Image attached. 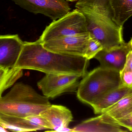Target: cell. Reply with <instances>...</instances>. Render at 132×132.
Masks as SVG:
<instances>
[{
	"label": "cell",
	"mask_w": 132,
	"mask_h": 132,
	"mask_svg": "<svg viewBox=\"0 0 132 132\" xmlns=\"http://www.w3.org/2000/svg\"><path fill=\"white\" fill-rule=\"evenodd\" d=\"M67 1L70 2H73L77 1H79V0H65Z\"/></svg>",
	"instance_id": "603a6c76"
},
{
	"label": "cell",
	"mask_w": 132,
	"mask_h": 132,
	"mask_svg": "<svg viewBox=\"0 0 132 132\" xmlns=\"http://www.w3.org/2000/svg\"><path fill=\"white\" fill-rule=\"evenodd\" d=\"M40 115L48 123L53 131L61 128H68L73 121L71 111L63 105H52Z\"/></svg>",
	"instance_id": "4fadbf2b"
},
{
	"label": "cell",
	"mask_w": 132,
	"mask_h": 132,
	"mask_svg": "<svg viewBox=\"0 0 132 132\" xmlns=\"http://www.w3.org/2000/svg\"><path fill=\"white\" fill-rule=\"evenodd\" d=\"M109 4L112 20L123 27L132 16V0H109Z\"/></svg>",
	"instance_id": "9a60e30c"
},
{
	"label": "cell",
	"mask_w": 132,
	"mask_h": 132,
	"mask_svg": "<svg viewBox=\"0 0 132 132\" xmlns=\"http://www.w3.org/2000/svg\"><path fill=\"white\" fill-rule=\"evenodd\" d=\"M51 105L48 98L31 86L17 83L8 93L0 97V115L18 118L39 115Z\"/></svg>",
	"instance_id": "7a4b0ae2"
},
{
	"label": "cell",
	"mask_w": 132,
	"mask_h": 132,
	"mask_svg": "<svg viewBox=\"0 0 132 132\" xmlns=\"http://www.w3.org/2000/svg\"><path fill=\"white\" fill-rule=\"evenodd\" d=\"M132 50L129 42H125L109 50H102L94 58L99 62L101 66L120 72L124 68L127 55Z\"/></svg>",
	"instance_id": "30bf717a"
},
{
	"label": "cell",
	"mask_w": 132,
	"mask_h": 132,
	"mask_svg": "<svg viewBox=\"0 0 132 132\" xmlns=\"http://www.w3.org/2000/svg\"><path fill=\"white\" fill-rule=\"evenodd\" d=\"M43 121L38 115L18 118L0 115V126L6 130L29 132L43 130Z\"/></svg>",
	"instance_id": "7c38bea8"
},
{
	"label": "cell",
	"mask_w": 132,
	"mask_h": 132,
	"mask_svg": "<svg viewBox=\"0 0 132 132\" xmlns=\"http://www.w3.org/2000/svg\"><path fill=\"white\" fill-rule=\"evenodd\" d=\"M88 32L85 17L76 9L46 26L38 40L42 43L53 39Z\"/></svg>",
	"instance_id": "5b68a950"
},
{
	"label": "cell",
	"mask_w": 132,
	"mask_h": 132,
	"mask_svg": "<svg viewBox=\"0 0 132 132\" xmlns=\"http://www.w3.org/2000/svg\"><path fill=\"white\" fill-rule=\"evenodd\" d=\"M80 77L76 75L48 74L38 82L37 85L44 96L54 98L78 87Z\"/></svg>",
	"instance_id": "52a82bcc"
},
{
	"label": "cell",
	"mask_w": 132,
	"mask_h": 132,
	"mask_svg": "<svg viewBox=\"0 0 132 132\" xmlns=\"http://www.w3.org/2000/svg\"><path fill=\"white\" fill-rule=\"evenodd\" d=\"M120 83V72L100 66L83 77L78 87L77 97L90 105L106 92L119 87Z\"/></svg>",
	"instance_id": "3957f363"
},
{
	"label": "cell",
	"mask_w": 132,
	"mask_h": 132,
	"mask_svg": "<svg viewBox=\"0 0 132 132\" xmlns=\"http://www.w3.org/2000/svg\"><path fill=\"white\" fill-rule=\"evenodd\" d=\"M7 131L6 129H4L3 128L0 126V132H7Z\"/></svg>",
	"instance_id": "7402d4cb"
},
{
	"label": "cell",
	"mask_w": 132,
	"mask_h": 132,
	"mask_svg": "<svg viewBox=\"0 0 132 132\" xmlns=\"http://www.w3.org/2000/svg\"><path fill=\"white\" fill-rule=\"evenodd\" d=\"M80 11L85 17L88 32L101 43L103 49L109 50L125 42L122 27L102 15L87 11Z\"/></svg>",
	"instance_id": "277c9868"
},
{
	"label": "cell",
	"mask_w": 132,
	"mask_h": 132,
	"mask_svg": "<svg viewBox=\"0 0 132 132\" xmlns=\"http://www.w3.org/2000/svg\"><path fill=\"white\" fill-rule=\"evenodd\" d=\"M89 60L81 57L63 55L45 49L38 40L24 42L14 67L46 74L74 75L83 77L87 73Z\"/></svg>",
	"instance_id": "6da1fadb"
},
{
	"label": "cell",
	"mask_w": 132,
	"mask_h": 132,
	"mask_svg": "<svg viewBox=\"0 0 132 132\" xmlns=\"http://www.w3.org/2000/svg\"><path fill=\"white\" fill-rule=\"evenodd\" d=\"M22 75V69L0 66V97L5 90L14 85Z\"/></svg>",
	"instance_id": "e0dca14e"
},
{
	"label": "cell",
	"mask_w": 132,
	"mask_h": 132,
	"mask_svg": "<svg viewBox=\"0 0 132 132\" xmlns=\"http://www.w3.org/2000/svg\"><path fill=\"white\" fill-rule=\"evenodd\" d=\"M103 49L101 43L90 36L85 57L88 60L94 58L97 54Z\"/></svg>",
	"instance_id": "ac0fdd59"
},
{
	"label": "cell",
	"mask_w": 132,
	"mask_h": 132,
	"mask_svg": "<svg viewBox=\"0 0 132 132\" xmlns=\"http://www.w3.org/2000/svg\"><path fill=\"white\" fill-rule=\"evenodd\" d=\"M123 69L132 72V50L127 55L126 61Z\"/></svg>",
	"instance_id": "44dd1931"
},
{
	"label": "cell",
	"mask_w": 132,
	"mask_h": 132,
	"mask_svg": "<svg viewBox=\"0 0 132 132\" xmlns=\"http://www.w3.org/2000/svg\"><path fill=\"white\" fill-rule=\"evenodd\" d=\"M23 43L18 35H0V66L14 67Z\"/></svg>",
	"instance_id": "8fae6325"
},
{
	"label": "cell",
	"mask_w": 132,
	"mask_h": 132,
	"mask_svg": "<svg viewBox=\"0 0 132 132\" xmlns=\"http://www.w3.org/2000/svg\"><path fill=\"white\" fill-rule=\"evenodd\" d=\"M90 36L88 32L53 39L41 43L45 49L53 52L85 58Z\"/></svg>",
	"instance_id": "8992f818"
},
{
	"label": "cell",
	"mask_w": 132,
	"mask_h": 132,
	"mask_svg": "<svg viewBox=\"0 0 132 132\" xmlns=\"http://www.w3.org/2000/svg\"><path fill=\"white\" fill-rule=\"evenodd\" d=\"M16 4L34 14H41L56 20L70 11L65 0H12Z\"/></svg>",
	"instance_id": "ba28073f"
},
{
	"label": "cell",
	"mask_w": 132,
	"mask_h": 132,
	"mask_svg": "<svg viewBox=\"0 0 132 132\" xmlns=\"http://www.w3.org/2000/svg\"><path fill=\"white\" fill-rule=\"evenodd\" d=\"M116 121L119 124L128 129L129 131H132V115Z\"/></svg>",
	"instance_id": "ffe728a7"
},
{
	"label": "cell",
	"mask_w": 132,
	"mask_h": 132,
	"mask_svg": "<svg viewBox=\"0 0 132 132\" xmlns=\"http://www.w3.org/2000/svg\"><path fill=\"white\" fill-rule=\"evenodd\" d=\"M129 43H130V44H131V46L132 49V38L131 39V40H130V42H129Z\"/></svg>",
	"instance_id": "cb8c5ba5"
},
{
	"label": "cell",
	"mask_w": 132,
	"mask_h": 132,
	"mask_svg": "<svg viewBox=\"0 0 132 132\" xmlns=\"http://www.w3.org/2000/svg\"><path fill=\"white\" fill-rule=\"evenodd\" d=\"M132 88L119 87L109 91L94 102L90 106L95 114L104 113L109 108L116 104L121 98L131 91Z\"/></svg>",
	"instance_id": "5bb4252c"
},
{
	"label": "cell",
	"mask_w": 132,
	"mask_h": 132,
	"mask_svg": "<svg viewBox=\"0 0 132 132\" xmlns=\"http://www.w3.org/2000/svg\"><path fill=\"white\" fill-rule=\"evenodd\" d=\"M104 113L116 121L132 115V89Z\"/></svg>",
	"instance_id": "2e32d148"
},
{
	"label": "cell",
	"mask_w": 132,
	"mask_h": 132,
	"mask_svg": "<svg viewBox=\"0 0 132 132\" xmlns=\"http://www.w3.org/2000/svg\"><path fill=\"white\" fill-rule=\"evenodd\" d=\"M120 87L132 88V72L122 69L120 72Z\"/></svg>",
	"instance_id": "d6986e66"
},
{
	"label": "cell",
	"mask_w": 132,
	"mask_h": 132,
	"mask_svg": "<svg viewBox=\"0 0 132 132\" xmlns=\"http://www.w3.org/2000/svg\"><path fill=\"white\" fill-rule=\"evenodd\" d=\"M76 132H125L128 129L106 113L83 121L72 128Z\"/></svg>",
	"instance_id": "9c48e42d"
}]
</instances>
